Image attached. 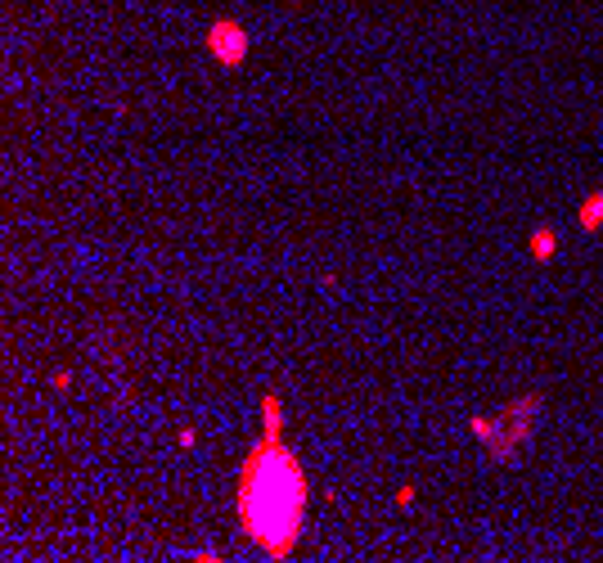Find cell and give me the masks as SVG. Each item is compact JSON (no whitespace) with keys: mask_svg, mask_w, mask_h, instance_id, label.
<instances>
[{"mask_svg":"<svg viewBox=\"0 0 603 563\" xmlns=\"http://www.w3.org/2000/svg\"><path fill=\"white\" fill-rule=\"evenodd\" d=\"M527 253H531V262H554V257H558V230L549 226V221L531 226V235H527Z\"/></svg>","mask_w":603,"mask_h":563,"instance_id":"277c9868","label":"cell"},{"mask_svg":"<svg viewBox=\"0 0 603 563\" xmlns=\"http://www.w3.org/2000/svg\"><path fill=\"white\" fill-rule=\"evenodd\" d=\"M311 509V478L284 437H266L248 446L234 482V518L239 532L257 545L266 559L284 563L297 554Z\"/></svg>","mask_w":603,"mask_h":563,"instance_id":"6da1fadb","label":"cell"},{"mask_svg":"<svg viewBox=\"0 0 603 563\" xmlns=\"http://www.w3.org/2000/svg\"><path fill=\"white\" fill-rule=\"evenodd\" d=\"M284 428H288V410L279 401V392H261V433L284 437Z\"/></svg>","mask_w":603,"mask_h":563,"instance_id":"5b68a950","label":"cell"},{"mask_svg":"<svg viewBox=\"0 0 603 563\" xmlns=\"http://www.w3.org/2000/svg\"><path fill=\"white\" fill-rule=\"evenodd\" d=\"M576 226H581L585 235H599L603 230V190H590L581 199V208H576Z\"/></svg>","mask_w":603,"mask_h":563,"instance_id":"8992f818","label":"cell"},{"mask_svg":"<svg viewBox=\"0 0 603 563\" xmlns=\"http://www.w3.org/2000/svg\"><path fill=\"white\" fill-rule=\"evenodd\" d=\"M203 46H207V55H212L221 68H243V64H248V55H252V32L243 28L239 19L221 14V19L207 23Z\"/></svg>","mask_w":603,"mask_h":563,"instance_id":"3957f363","label":"cell"},{"mask_svg":"<svg viewBox=\"0 0 603 563\" xmlns=\"http://www.w3.org/2000/svg\"><path fill=\"white\" fill-rule=\"evenodd\" d=\"M414 500H419V487H414V482H401V487L392 491V505H396V509H410Z\"/></svg>","mask_w":603,"mask_h":563,"instance_id":"52a82bcc","label":"cell"},{"mask_svg":"<svg viewBox=\"0 0 603 563\" xmlns=\"http://www.w3.org/2000/svg\"><path fill=\"white\" fill-rule=\"evenodd\" d=\"M540 415H545V397L540 392H522V397H513L495 415H468V433H473V442L495 464H518V455L536 437Z\"/></svg>","mask_w":603,"mask_h":563,"instance_id":"7a4b0ae2","label":"cell"},{"mask_svg":"<svg viewBox=\"0 0 603 563\" xmlns=\"http://www.w3.org/2000/svg\"><path fill=\"white\" fill-rule=\"evenodd\" d=\"M194 442H198L194 428H180V433H176V446H180V451H194Z\"/></svg>","mask_w":603,"mask_h":563,"instance_id":"ba28073f","label":"cell"},{"mask_svg":"<svg viewBox=\"0 0 603 563\" xmlns=\"http://www.w3.org/2000/svg\"><path fill=\"white\" fill-rule=\"evenodd\" d=\"M50 383H54L59 392H68V388H72V374H68V370H54V379H50Z\"/></svg>","mask_w":603,"mask_h":563,"instance_id":"9c48e42d","label":"cell"},{"mask_svg":"<svg viewBox=\"0 0 603 563\" xmlns=\"http://www.w3.org/2000/svg\"><path fill=\"white\" fill-rule=\"evenodd\" d=\"M189 559H198V563H221V554H216V550H194Z\"/></svg>","mask_w":603,"mask_h":563,"instance_id":"30bf717a","label":"cell"}]
</instances>
